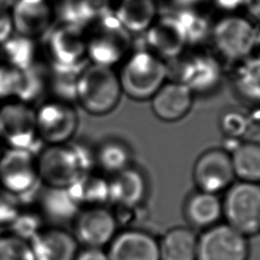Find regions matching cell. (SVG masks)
Instances as JSON below:
<instances>
[{
	"instance_id": "cell-1",
	"label": "cell",
	"mask_w": 260,
	"mask_h": 260,
	"mask_svg": "<svg viewBox=\"0 0 260 260\" xmlns=\"http://www.w3.org/2000/svg\"><path fill=\"white\" fill-rule=\"evenodd\" d=\"M94 166L93 152L82 144L47 145L37 157L39 180L47 187L68 188Z\"/></svg>"
},
{
	"instance_id": "cell-2",
	"label": "cell",
	"mask_w": 260,
	"mask_h": 260,
	"mask_svg": "<svg viewBox=\"0 0 260 260\" xmlns=\"http://www.w3.org/2000/svg\"><path fill=\"white\" fill-rule=\"evenodd\" d=\"M169 73L168 63L143 48L128 54L118 76L123 93L141 102L151 99L167 81Z\"/></svg>"
},
{
	"instance_id": "cell-3",
	"label": "cell",
	"mask_w": 260,
	"mask_h": 260,
	"mask_svg": "<svg viewBox=\"0 0 260 260\" xmlns=\"http://www.w3.org/2000/svg\"><path fill=\"white\" fill-rule=\"evenodd\" d=\"M122 93L119 76L112 67L90 63L78 74L76 102L90 115L103 116L114 111Z\"/></svg>"
},
{
	"instance_id": "cell-4",
	"label": "cell",
	"mask_w": 260,
	"mask_h": 260,
	"mask_svg": "<svg viewBox=\"0 0 260 260\" xmlns=\"http://www.w3.org/2000/svg\"><path fill=\"white\" fill-rule=\"evenodd\" d=\"M258 26L239 13L224 14L213 22L209 40L221 60L238 63L255 52Z\"/></svg>"
},
{
	"instance_id": "cell-5",
	"label": "cell",
	"mask_w": 260,
	"mask_h": 260,
	"mask_svg": "<svg viewBox=\"0 0 260 260\" xmlns=\"http://www.w3.org/2000/svg\"><path fill=\"white\" fill-rule=\"evenodd\" d=\"M94 22V34L86 43V57L91 64L113 68L130 53L132 36L112 10Z\"/></svg>"
},
{
	"instance_id": "cell-6",
	"label": "cell",
	"mask_w": 260,
	"mask_h": 260,
	"mask_svg": "<svg viewBox=\"0 0 260 260\" xmlns=\"http://www.w3.org/2000/svg\"><path fill=\"white\" fill-rule=\"evenodd\" d=\"M222 201V216L246 237L260 233V183L234 182Z\"/></svg>"
},
{
	"instance_id": "cell-7",
	"label": "cell",
	"mask_w": 260,
	"mask_h": 260,
	"mask_svg": "<svg viewBox=\"0 0 260 260\" xmlns=\"http://www.w3.org/2000/svg\"><path fill=\"white\" fill-rule=\"evenodd\" d=\"M177 79L195 94L214 92L221 83L223 70L216 54L205 50H187L176 60Z\"/></svg>"
},
{
	"instance_id": "cell-8",
	"label": "cell",
	"mask_w": 260,
	"mask_h": 260,
	"mask_svg": "<svg viewBox=\"0 0 260 260\" xmlns=\"http://www.w3.org/2000/svg\"><path fill=\"white\" fill-rule=\"evenodd\" d=\"M38 138L47 145L70 142L78 127V115L70 103L49 100L36 110Z\"/></svg>"
},
{
	"instance_id": "cell-9",
	"label": "cell",
	"mask_w": 260,
	"mask_h": 260,
	"mask_svg": "<svg viewBox=\"0 0 260 260\" xmlns=\"http://www.w3.org/2000/svg\"><path fill=\"white\" fill-rule=\"evenodd\" d=\"M248 237L228 223H217L198 237L196 260H248Z\"/></svg>"
},
{
	"instance_id": "cell-10",
	"label": "cell",
	"mask_w": 260,
	"mask_h": 260,
	"mask_svg": "<svg viewBox=\"0 0 260 260\" xmlns=\"http://www.w3.org/2000/svg\"><path fill=\"white\" fill-rule=\"evenodd\" d=\"M37 138L36 110L31 105L10 100L0 106V140L3 145L30 149Z\"/></svg>"
},
{
	"instance_id": "cell-11",
	"label": "cell",
	"mask_w": 260,
	"mask_h": 260,
	"mask_svg": "<svg viewBox=\"0 0 260 260\" xmlns=\"http://www.w3.org/2000/svg\"><path fill=\"white\" fill-rule=\"evenodd\" d=\"M118 230V219L104 205L80 209L73 220V236L78 244L87 248L108 246Z\"/></svg>"
},
{
	"instance_id": "cell-12",
	"label": "cell",
	"mask_w": 260,
	"mask_h": 260,
	"mask_svg": "<svg viewBox=\"0 0 260 260\" xmlns=\"http://www.w3.org/2000/svg\"><path fill=\"white\" fill-rule=\"evenodd\" d=\"M141 36L145 49L166 62L176 60L188 48L185 30L173 12L158 15Z\"/></svg>"
},
{
	"instance_id": "cell-13",
	"label": "cell",
	"mask_w": 260,
	"mask_h": 260,
	"mask_svg": "<svg viewBox=\"0 0 260 260\" xmlns=\"http://www.w3.org/2000/svg\"><path fill=\"white\" fill-rule=\"evenodd\" d=\"M39 180L37 158L30 149L8 148L0 157V186L20 197Z\"/></svg>"
},
{
	"instance_id": "cell-14",
	"label": "cell",
	"mask_w": 260,
	"mask_h": 260,
	"mask_svg": "<svg viewBox=\"0 0 260 260\" xmlns=\"http://www.w3.org/2000/svg\"><path fill=\"white\" fill-rule=\"evenodd\" d=\"M235 178L231 154L223 148L205 150L193 167V180L201 191L217 194L226 190Z\"/></svg>"
},
{
	"instance_id": "cell-15",
	"label": "cell",
	"mask_w": 260,
	"mask_h": 260,
	"mask_svg": "<svg viewBox=\"0 0 260 260\" xmlns=\"http://www.w3.org/2000/svg\"><path fill=\"white\" fill-rule=\"evenodd\" d=\"M51 65L53 67H83L86 56V42L81 27L65 23L49 36Z\"/></svg>"
},
{
	"instance_id": "cell-16",
	"label": "cell",
	"mask_w": 260,
	"mask_h": 260,
	"mask_svg": "<svg viewBox=\"0 0 260 260\" xmlns=\"http://www.w3.org/2000/svg\"><path fill=\"white\" fill-rule=\"evenodd\" d=\"M108 246L109 260H159L158 240L143 230L117 233Z\"/></svg>"
},
{
	"instance_id": "cell-17",
	"label": "cell",
	"mask_w": 260,
	"mask_h": 260,
	"mask_svg": "<svg viewBox=\"0 0 260 260\" xmlns=\"http://www.w3.org/2000/svg\"><path fill=\"white\" fill-rule=\"evenodd\" d=\"M150 102L156 118L164 122H176L190 112L194 93L178 80H167L151 96Z\"/></svg>"
},
{
	"instance_id": "cell-18",
	"label": "cell",
	"mask_w": 260,
	"mask_h": 260,
	"mask_svg": "<svg viewBox=\"0 0 260 260\" xmlns=\"http://www.w3.org/2000/svg\"><path fill=\"white\" fill-rule=\"evenodd\" d=\"M29 245L35 260H74L79 251L73 234L60 226H45Z\"/></svg>"
},
{
	"instance_id": "cell-19",
	"label": "cell",
	"mask_w": 260,
	"mask_h": 260,
	"mask_svg": "<svg viewBox=\"0 0 260 260\" xmlns=\"http://www.w3.org/2000/svg\"><path fill=\"white\" fill-rule=\"evenodd\" d=\"M109 181V201L124 209L140 206L146 198L147 181L137 168L127 169L111 176Z\"/></svg>"
},
{
	"instance_id": "cell-20",
	"label": "cell",
	"mask_w": 260,
	"mask_h": 260,
	"mask_svg": "<svg viewBox=\"0 0 260 260\" xmlns=\"http://www.w3.org/2000/svg\"><path fill=\"white\" fill-rule=\"evenodd\" d=\"M112 11L132 37L141 36L158 16V3L156 0H119Z\"/></svg>"
},
{
	"instance_id": "cell-21",
	"label": "cell",
	"mask_w": 260,
	"mask_h": 260,
	"mask_svg": "<svg viewBox=\"0 0 260 260\" xmlns=\"http://www.w3.org/2000/svg\"><path fill=\"white\" fill-rule=\"evenodd\" d=\"M13 8L12 23L18 35L30 39L47 30L51 11L46 0H17Z\"/></svg>"
},
{
	"instance_id": "cell-22",
	"label": "cell",
	"mask_w": 260,
	"mask_h": 260,
	"mask_svg": "<svg viewBox=\"0 0 260 260\" xmlns=\"http://www.w3.org/2000/svg\"><path fill=\"white\" fill-rule=\"evenodd\" d=\"M184 214L191 225L206 230L219 223L222 216V201L217 194L197 190L186 199Z\"/></svg>"
},
{
	"instance_id": "cell-23",
	"label": "cell",
	"mask_w": 260,
	"mask_h": 260,
	"mask_svg": "<svg viewBox=\"0 0 260 260\" xmlns=\"http://www.w3.org/2000/svg\"><path fill=\"white\" fill-rule=\"evenodd\" d=\"M232 85L244 102L260 106V53L255 52L235 64Z\"/></svg>"
},
{
	"instance_id": "cell-24",
	"label": "cell",
	"mask_w": 260,
	"mask_h": 260,
	"mask_svg": "<svg viewBox=\"0 0 260 260\" xmlns=\"http://www.w3.org/2000/svg\"><path fill=\"white\" fill-rule=\"evenodd\" d=\"M198 236L187 226L170 229L158 241L159 260H196Z\"/></svg>"
},
{
	"instance_id": "cell-25",
	"label": "cell",
	"mask_w": 260,
	"mask_h": 260,
	"mask_svg": "<svg viewBox=\"0 0 260 260\" xmlns=\"http://www.w3.org/2000/svg\"><path fill=\"white\" fill-rule=\"evenodd\" d=\"M80 209L67 188L46 186L39 198V210L45 220L47 218L55 222H68L74 220Z\"/></svg>"
},
{
	"instance_id": "cell-26",
	"label": "cell",
	"mask_w": 260,
	"mask_h": 260,
	"mask_svg": "<svg viewBox=\"0 0 260 260\" xmlns=\"http://www.w3.org/2000/svg\"><path fill=\"white\" fill-rule=\"evenodd\" d=\"M67 190L80 208L101 206L109 201V181L91 172L81 176Z\"/></svg>"
},
{
	"instance_id": "cell-27",
	"label": "cell",
	"mask_w": 260,
	"mask_h": 260,
	"mask_svg": "<svg viewBox=\"0 0 260 260\" xmlns=\"http://www.w3.org/2000/svg\"><path fill=\"white\" fill-rule=\"evenodd\" d=\"M94 165L105 174L113 176L132 166L131 149L120 139L104 140L93 151Z\"/></svg>"
},
{
	"instance_id": "cell-28",
	"label": "cell",
	"mask_w": 260,
	"mask_h": 260,
	"mask_svg": "<svg viewBox=\"0 0 260 260\" xmlns=\"http://www.w3.org/2000/svg\"><path fill=\"white\" fill-rule=\"evenodd\" d=\"M230 154L236 178L244 182L260 183L259 142H238Z\"/></svg>"
},
{
	"instance_id": "cell-29",
	"label": "cell",
	"mask_w": 260,
	"mask_h": 260,
	"mask_svg": "<svg viewBox=\"0 0 260 260\" xmlns=\"http://www.w3.org/2000/svg\"><path fill=\"white\" fill-rule=\"evenodd\" d=\"M50 67L36 62L21 71V79L15 100L31 105L49 93Z\"/></svg>"
},
{
	"instance_id": "cell-30",
	"label": "cell",
	"mask_w": 260,
	"mask_h": 260,
	"mask_svg": "<svg viewBox=\"0 0 260 260\" xmlns=\"http://www.w3.org/2000/svg\"><path fill=\"white\" fill-rule=\"evenodd\" d=\"M180 20L188 42V47L199 48L210 37L213 22L197 6L183 8L173 12Z\"/></svg>"
},
{
	"instance_id": "cell-31",
	"label": "cell",
	"mask_w": 260,
	"mask_h": 260,
	"mask_svg": "<svg viewBox=\"0 0 260 260\" xmlns=\"http://www.w3.org/2000/svg\"><path fill=\"white\" fill-rule=\"evenodd\" d=\"M50 67L49 93L54 100L72 104L76 101V82L81 69L84 67Z\"/></svg>"
},
{
	"instance_id": "cell-32",
	"label": "cell",
	"mask_w": 260,
	"mask_h": 260,
	"mask_svg": "<svg viewBox=\"0 0 260 260\" xmlns=\"http://www.w3.org/2000/svg\"><path fill=\"white\" fill-rule=\"evenodd\" d=\"M2 52L7 65L23 71L29 68L36 61V49L29 38L16 36L9 38L2 44Z\"/></svg>"
},
{
	"instance_id": "cell-33",
	"label": "cell",
	"mask_w": 260,
	"mask_h": 260,
	"mask_svg": "<svg viewBox=\"0 0 260 260\" xmlns=\"http://www.w3.org/2000/svg\"><path fill=\"white\" fill-rule=\"evenodd\" d=\"M9 234L29 243L45 228V218L40 210L34 208H23L8 225Z\"/></svg>"
},
{
	"instance_id": "cell-34",
	"label": "cell",
	"mask_w": 260,
	"mask_h": 260,
	"mask_svg": "<svg viewBox=\"0 0 260 260\" xmlns=\"http://www.w3.org/2000/svg\"><path fill=\"white\" fill-rule=\"evenodd\" d=\"M251 117L239 110L225 111L219 119V128L229 139L240 140L251 129Z\"/></svg>"
},
{
	"instance_id": "cell-35",
	"label": "cell",
	"mask_w": 260,
	"mask_h": 260,
	"mask_svg": "<svg viewBox=\"0 0 260 260\" xmlns=\"http://www.w3.org/2000/svg\"><path fill=\"white\" fill-rule=\"evenodd\" d=\"M0 260H35L28 242L11 234L0 236Z\"/></svg>"
},
{
	"instance_id": "cell-36",
	"label": "cell",
	"mask_w": 260,
	"mask_h": 260,
	"mask_svg": "<svg viewBox=\"0 0 260 260\" xmlns=\"http://www.w3.org/2000/svg\"><path fill=\"white\" fill-rule=\"evenodd\" d=\"M21 79V71L0 63V101L15 100Z\"/></svg>"
},
{
	"instance_id": "cell-37",
	"label": "cell",
	"mask_w": 260,
	"mask_h": 260,
	"mask_svg": "<svg viewBox=\"0 0 260 260\" xmlns=\"http://www.w3.org/2000/svg\"><path fill=\"white\" fill-rule=\"evenodd\" d=\"M21 207L19 197L0 186V226H8Z\"/></svg>"
},
{
	"instance_id": "cell-38",
	"label": "cell",
	"mask_w": 260,
	"mask_h": 260,
	"mask_svg": "<svg viewBox=\"0 0 260 260\" xmlns=\"http://www.w3.org/2000/svg\"><path fill=\"white\" fill-rule=\"evenodd\" d=\"M82 0H63L60 6V17L65 23L76 25V15Z\"/></svg>"
},
{
	"instance_id": "cell-39",
	"label": "cell",
	"mask_w": 260,
	"mask_h": 260,
	"mask_svg": "<svg viewBox=\"0 0 260 260\" xmlns=\"http://www.w3.org/2000/svg\"><path fill=\"white\" fill-rule=\"evenodd\" d=\"M74 260H109V257L104 249L85 247L78 251Z\"/></svg>"
},
{
	"instance_id": "cell-40",
	"label": "cell",
	"mask_w": 260,
	"mask_h": 260,
	"mask_svg": "<svg viewBox=\"0 0 260 260\" xmlns=\"http://www.w3.org/2000/svg\"><path fill=\"white\" fill-rule=\"evenodd\" d=\"M12 26L13 23L10 16L4 11V9L0 8V45L10 38Z\"/></svg>"
},
{
	"instance_id": "cell-41",
	"label": "cell",
	"mask_w": 260,
	"mask_h": 260,
	"mask_svg": "<svg viewBox=\"0 0 260 260\" xmlns=\"http://www.w3.org/2000/svg\"><path fill=\"white\" fill-rule=\"evenodd\" d=\"M216 9L224 12V14L236 13L244 6V0H213Z\"/></svg>"
},
{
	"instance_id": "cell-42",
	"label": "cell",
	"mask_w": 260,
	"mask_h": 260,
	"mask_svg": "<svg viewBox=\"0 0 260 260\" xmlns=\"http://www.w3.org/2000/svg\"><path fill=\"white\" fill-rule=\"evenodd\" d=\"M243 8L246 10L248 17L260 26V0H244Z\"/></svg>"
},
{
	"instance_id": "cell-43",
	"label": "cell",
	"mask_w": 260,
	"mask_h": 260,
	"mask_svg": "<svg viewBox=\"0 0 260 260\" xmlns=\"http://www.w3.org/2000/svg\"><path fill=\"white\" fill-rule=\"evenodd\" d=\"M17 0H0V8L1 9H6L10 6H14Z\"/></svg>"
},
{
	"instance_id": "cell-44",
	"label": "cell",
	"mask_w": 260,
	"mask_h": 260,
	"mask_svg": "<svg viewBox=\"0 0 260 260\" xmlns=\"http://www.w3.org/2000/svg\"><path fill=\"white\" fill-rule=\"evenodd\" d=\"M256 53H260V26H258V32H257V41H256ZM254 52V53H255Z\"/></svg>"
},
{
	"instance_id": "cell-45",
	"label": "cell",
	"mask_w": 260,
	"mask_h": 260,
	"mask_svg": "<svg viewBox=\"0 0 260 260\" xmlns=\"http://www.w3.org/2000/svg\"><path fill=\"white\" fill-rule=\"evenodd\" d=\"M4 152V149H3V143L1 142V140H0V157H1V155H2V153Z\"/></svg>"
},
{
	"instance_id": "cell-46",
	"label": "cell",
	"mask_w": 260,
	"mask_h": 260,
	"mask_svg": "<svg viewBox=\"0 0 260 260\" xmlns=\"http://www.w3.org/2000/svg\"><path fill=\"white\" fill-rule=\"evenodd\" d=\"M0 106H1V105H0Z\"/></svg>"
}]
</instances>
